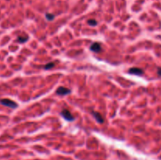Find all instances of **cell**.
<instances>
[{
    "instance_id": "cell-1",
    "label": "cell",
    "mask_w": 161,
    "mask_h": 160,
    "mask_svg": "<svg viewBox=\"0 0 161 160\" xmlns=\"http://www.w3.org/2000/svg\"><path fill=\"white\" fill-rule=\"evenodd\" d=\"M0 104H2L3 105L6 106V107H8V108H17V104L16 102H14V101H11L9 99H2L0 100Z\"/></svg>"
},
{
    "instance_id": "cell-2",
    "label": "cell",
    "mask_w": 161,
    "mask_h": 160,
    "mask_svg": "<svg viewBox=\"0 0 161 160\" xmlns=\"http://www.w3.org/2000/svg\"><path fill=\"white\" fill-rule=\"evenodd\" d=\"M61 115H62L63 118L67 120V121H73L74 120V117L72 115V113L68 110V109H64L61 112Z\"/></svg>"
},
{
    "instance_id": "cell-3",
    "label": "cell",
    "mask_w": 161,
    "mask_h": 160,
    "mask_svg": "<svg viewBox=\"0 0 161 160\" xmlns=\"http://www.w3.org/2000/svg\"><path fill=\"white\" fill-rule=\"evenodd\" d=\"M56 93L57 95H61V96H64L71 93V90L68 88L63 87H60L59 88H57V90H56Z\"/></svg>"
},
{
    "instance_id": "cell-4",
    "label": "cell",
    "mask_w": 161,
    "mask_h": 160,
    "mask_svg": "<svg viewBox=\"0 0 161 160\" xmlns=\"http://www.w3.org/2000/svg\"><path fill=\"white\" fill-rule=\"evenodd\" d=\"M90 49L93 52L98 53V52H101V46L100 43H98V42H94V43H93L90 46Z\"/></svg>"
},
{
    "instance_id": "cell-5",
    "label": "cell",
    "mask_w": 161,
    "mask_h": 160,
    "mask_svg": "<svg viewBox=\"0 0 161 160\" xmlns=\"http://www.w3.org/2000/svg\"><path fill=\"white\" fill-rule=\"evenodd\" d=\"M128 72L132 75H136V76H142L144 73L142 69L138 68H132L128 71Z\"/></svg>"
},
{
    "instance_id": "cell-6",
    "label": "cell",
    "mask_w": 161,
    "mask_h": 160,
    "mask_svg": "<svg viewBox=\"0 0 161 160\" xmlns=\"http://www.w3.org/2000/svg\"><path fill=\"white\" fill-rule=\"evenodd\" d=\"M92 115H94V117L95 118V119L97 120V122H99V123H103L104 122V119L102 115L99 113V112H97L94 111H92Z\"/></svg>"
},
{
    "instance_id": "cell-7",
    "label": "cell",
    "mask_w": 161,
    "mask_h": 160,
    "mask_svg": "<svg viewBox=\"0 0 161 160\" xmlns=\"http://www.w3.org/2000/svg\"><path fill=\"white\" fill-rule=\"evenodd\" d=\"M28 40V36H19L17 38V41H18V42H20V43H23V42H25Z\"/></svg>"
},
{
    "instance_id": "cell-8",
    "label": "cell",
    "mask_w": 161,
    "mask_h": 160,
    "mask_svg": "<svg viewBox=\"0 0 161 160\" xmlns=\"http://www.w3.org/2000/svg\"><path fill=\"white\" fill-rule=\"evenodd\" d=\"M53 66H54V63L51 62V63L47 64V65L43 67V68H44L45 70H48V69H51L52 68H53Z\"/></svg>"
},
{
    "instance_id": "cell-9",
    "label": "cell",
    "mask_w": 161,
    "mask_h": 160,
    "mask_svg": "<svg viewBox=\"0 0 161 160\" xmlns=\"http://www.w3.org/2000/svg\"><path fill=\"white\" fill-rule=\"evenodd\" d=\"M88 24L91 26H96L98 24V22H97V20H95L94 19H91L88 20Z\"/></svg>"
},
{
    "instance_id": "cell-10",
    "label": "cell",
    "mask_w": 161,
    "mask_h": 160,
    "mask_svg": "<svg viewBox=\"0 0 161 160\" xmlns=\"http://www.w3.org/2000/svg\"><path fill=\"white\" fill-rule=\"evenodd\" d=\"M46 17H47V19L48 20H53V19H54L55 16L53 14H46Z\"/></svg>"
},
{
    "instance_id": "cell-11",
    "label": "cell",
    "mask_w": 161,
    "mask_h": 160,
    "mask_svg": "<svg viewBox=\"0 0 161 160\" xmlns=\"http://www.w3.org/2000/svg\"><path fill=\"white\" fill-rule=\"evenodd\" d=\"M157 74L159 75V76H161V68H159L157 70Z\"/></svg>"
}]
</instances>
